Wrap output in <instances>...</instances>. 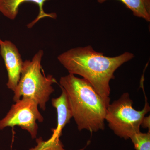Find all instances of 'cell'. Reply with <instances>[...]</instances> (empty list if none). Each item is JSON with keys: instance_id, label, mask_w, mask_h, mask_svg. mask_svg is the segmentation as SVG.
Here are the masks:
<instances>
[{"instance_id": "6da1fadb", "label": "cell", "mask_w": 150, "mask_h": 150, "mask_svg": "<svg viewBox=\"0 0 150 150\" xmlns=\"http://www.w3.org/2000/svg\"><path fill=\"white\" fill-rule=\"evenodd\" d=\"M134 57V54L129 52L107 57L88 46L70 49L60 54L58 59L69 74L79 75L88 81L109 105L110 81L115 78V71Z\"/></svg>"}, {"instance_id": "7a4b0ae2", "label": "cell", "mask_w": 150, "mask_h": 150, "mask_svg": "<svg viewBox=\"0 0 150 150\" xmlns=\"http://www.w3.org/2000/svg\"><path fill=\"white\" fill-rule=\"evenodd\" d=\"M59 83L67 93L78 130L91 133L104 130L108 105L92 86L83 78L71 74L62 77Z\"/></svg>"}, {"instance_id": "3957f363", "label": "cell", "mask_w": 150, "mask_h": 150, "mask_svg": "<svg viewBox=\"0 0 150 150\" xmlns=\"http://www.w3.org/2000/svg\"><path fill=\"white\" fill-rule=\"evenodd\" d=\"M43 54V50H39L31 60L23 62L20 79L13 91V100L15 102L21 98H30L44 111L54 91L52 85L57 81L52 75L44 74L41 66Z\"/></svg>"}, {"instance_id": "277c9868", "label": "cell", "mask_w": 150, "mask_h": 150, "mask_svg": "<svg viewBox=\"0 0 150 150\" xmlns=\"http://www.w3.org/2000/svg\"><path fill=\"white\" fill-rule=\"evenodd\" d=\"M143 91L145 104L142 110L134 109L133 100L127 93H123L119 99L107 106L105 120L114 134L120 138L126 140L139 132L142 121L150 111V106L144 88Z\"/></svg>"}, {"instance_id": "5b68a950", "label": "cell", "mask_w": 150, "mask_h": 150, "mask_svg": "<svg viewBox=\"0 0 150 150\" xmlns=\"http://www.w3.org/2000/svg\"><path fill=\"white\" fill-rule=\"evenodd\" d=\"M15 102L5 117L0 120V130L17 126L27 131L32 139H35L38 131L36 121H44L38 110V105L32 99L25 98H22Z\"/></svg>"}, {"instance_id": "8992f818", "label": "cell", "mask_w": 150, "mask_h": 150, "mask_svg": "<svg viewBox=\"0 0 150 150\" xmlns=\"http://www.w3.org/2000/svg\"><path fill=\"white\" fill-rule=\"evenodd\" d=\"M0 54L7 71L8 88L14 91L20 79L23 62L16 46L9 40L0 43Z\"/></svg>"}, {"instance_id": "52a82bcc", "label": "cell", "mask_w": 150, "mask_h": 150, "mask_svg": "<svg viewBox=\"0 0 150 150\" xmlns=\"http://www.w3.org/2000/svg\"><path fill=\"white\" fill-rule=\"evenodd\" d=\"M48 1L50 0H0V12L6 17L13 20L16 18L19 7L22 4L28 2L35 3L39 7V12L36 18L28 25L27 27L30 28L41 19L46 17L56 18V13H47L43 10V5Z\"/></svg>"}, {"instance_id": "ba28073f", "label": "cell", "mask_w": 150, "mask_h": 150, "mask_svg": "<svg viewBox=\"0 0 150 150\" xmlns=\"http://www.w3.org/2000/svg\"><path fill=\"white\" fill-rule=\"evenodd\" d=\"M60 87L62 90L60 96L51 100L52 105L56 108L57 114V125L56 128L52 129L53 132L52 137L60 138L63 129L73 118L72 111L67 93L64 89L62 86Z\"/></svg>"}, {"instance_id": "9c48e42d", "label": "cell", "mask_w": 150, "mask_h": 150, "mask_svg": "<svg viewBox=\"0 0 150 150\" xmlns=\"http://www.w3.org/2000/svg\"><path fill=\"white\" fill-rule=\"evenodd\" d=\"M107 0H98L102 4ZM123 3L127 8L133 12L135 16L150 21V0H118Z\"/></svg>"}, {"instance_id": "30bf717a", "label": "cell", "mask_w": 150, "mask_h": 150, "mask_svg": "<svg viewBox=\"0 0 150 150\" xmlns=\"http://www.w3.org/2000/svg\"><path fill=\"white\" fill-rule=\"evenodd\" d=\"M37 145L29 150H66L64 148L63 144L59 137H51L47 140L44 141L41 137L36 139ZM85 148L79 150H84Z\"/></svg>"}, {"instance_id": "8fae6325", "label": "cell", "mask_w": 150, "mask_h": 150, "mask_svg": "<svg viewBox=\"0 0 150 150\" xmlns=\"http://www.w3.org/2000/svg\"><path fill=\"white\" fill-rule=\"evenodd\" d=\"M136 150H150V131L148 133L137 132L130 138Z\"/></svg>"}, {"instance_id": "7c38bea8", "label": "cell", "mask_w": 150, "mask_h": 150, "mask_svg": "<svg viewBox=\"0 0 150 150\" xmlns=\"http://www.w3.org/2000/svg\"><path fill=\"white\" fill-rule=\"evenodd\" d=\"M150 115L147 117H145L142 121L141 123V126L142 128L147 129L148 128L149 130H150Z\"/></svg>"}, {"instance_id": "4fadbf2b", "label": "cell", "mask_w": 150, "mask_h": 150, "mask_svg": "<svg viewBox=\"0 0 150 150\" xmlns=\"http://www.w3.org/2000/svg\"><path fill=\"white\" fill-rule=\"evenodd\" d=\"M3 40H1V38H0V43H1L2 42Z\"/></svg>"}, {"instance_id": "5bb4252c", "label": "cell", "mask_w": 150, "mask_h": 150, "mask_svg": "<svg viewBox=\"0 0 150 150\" xmlns=\"http://www.w3.org/2000/svg\"></svg>"}]
</instances>
